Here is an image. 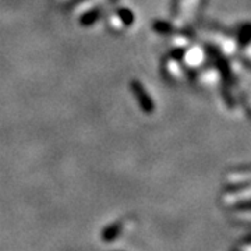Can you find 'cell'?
<instances>
[{"mask_svg":"<svg viewBox=\"0 0 251 251\" xmlns=\"http://www.w3.org/2000/svg\"><path fill=\"white\" fill-rule=\"evenodd\" d=\"M133 91H134L135 95L140 99L141 106H143L145 110H151V109H152V103L150 102L151 99H150V97L147 95V92L143 90V87H141L138 82H134V84H133Z\"/></svg>","mask_w":251,"mask_h":251,"instance_id":"cell-1","label":"cell"}]
</instances>
